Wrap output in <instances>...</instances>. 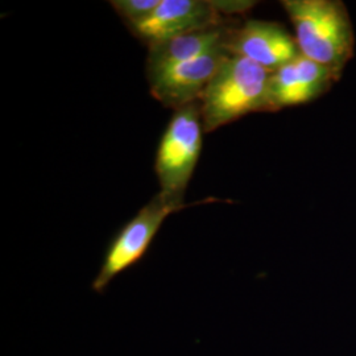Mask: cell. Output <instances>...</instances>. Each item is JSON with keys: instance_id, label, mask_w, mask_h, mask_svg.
I'll return each instance as SVG.
<instances>
[{"instance_id": "1", "label": "cell", "mask_w": 356, "mask_h": 356, "mask_svg": "<svg viewBox=\"0 0 356 356\" xmlns=\"http://www.w3.org/2000/svg\"><path fill=\"white\" fill-rule=\"evenodd\" d=\"M301 56L341 78L354 57L355 33L346 4L339 0H284Z\"/></svg>"}, {"instance_id": "5", "label": "cell", "mask_w": 356, "mask_h": 356, "mask_svg": "<svg viewBox=\"0 0 356 356\" xmlns=\"http://www.w3.org/2000/svg\"><path fill=\"white\" fill-rule=\"evenodd\" d=\"M222 13L218 1L161 0L149 16L129 29L149 48L170 38L223 26Z\"/></svg>"}, {"instance_id": "4", "label": "cell", "mask_w": 356, "mask_h": 356, "mask_svg": "<svg viewBox=\"0 0 356 356\" xmlns=\"http://www.w3.org/2000/svg\"><path fill=\"white\" fill-rule=\"evenodd\" d=\"M202 132L200 102L175 110L160 140L154 164L161 193L184 200L202 149Z\"/></svg>"}, {"instance_id": "6", "label": "cell", "mask_w": 356, "mask_h": 356, "mask_svg": "<svg viewBox=\"0 0 356 356\" xmlns=\"http://www.w3.org/2000/svg\"><path fill=\"white\" fill-rule=\"evenodd\" d=\"M226 47L229 54L247 58L269 73L301 56L294 36L279 23L266 20L229 26Z\"/></svg>"}, {"instance_id": "3", "label": "cell", "mask_w": 356, "mask_h": 356, "mask_svg": "<svg viewBox=\"0 0 356 356\" xmlns=\"http://www.w3.org/2000/svg\"><path fill=\"white\" fill-rule=\"evenodd\" d=\"M186 206L189 204H185L184 200L160 191L141 207L139 213L119 229L113 241L108 243L101 269L91 284L92 291L104 292L116 276L136 266L148 252L166 218Z\"/></svg>"}, {"instance_id": "8", "label": "cell", "mask_w": 356, "mask_h": 356, "mask_svg": "<svg viewBox=\"0 0 356 356\" xmlns=\"http://www.w3.org/2000/svg\"><path fill=\"white\" fill-rule=\"evenodd\" d=\"M339 78L330 69L304 56L270 73L268 82L267 113L313 102Z\"/></svg>"}, {"instance_id": "7", "label": "cell", "mask_w": 356, "mask_h": 356, "mask_svg": "<svg viewBox=\"0 0 356 356\" xmlns=\"http://www.w3.org/2000/svg\"><path fill=\"white\" fill-rule=\"evenodd\" d=\"M229 56L227 47H220L148 79L152 97L173 111L198 102L206 86Z\"/></svg>"}, {"instance_id": "10", "label": "cell", "mask_w": 356, "mask_h": 356, "mask_svg": "<svg viewBox=\"0 0 356 356\" xmlns=\"http://www.w3.org/2000/svg\"><path fill=\"white\" fill-rule=\"evenodd\" d=\"M161 0H113L111 6L128 26L149 16Z\"/></svg>"}, {"instance_id": "9", "label": "cell", "mask_w": 356, "mask_h": 356, "mask_svg": "<svg viewBox=\"0 0 356 356\" xmlns=\"http://www.w3.org/2000/svg\"><path fill=\"white\" fill-rule=\"evenodd\" d=\"M229 28L220 26L193 32L149 47L147 78L151 79L177 65L198 58L220 47H226Z\"/></svg>"}, {"instance_id": "2", "label": "cell", "mask_w": 356, "mask_h": 356, "mask_svg": "<svg viewBox=\"0 0 356 356\" xmlns=\"http://www.w3.org/2000/svg\"><path fill=\"white\" fill-rule=\"evenodd\" d=\"M269 76L264 67L229 54L198 101L204 132L210 134L251 113H267Z\"/></svg>"}]
</instances>
